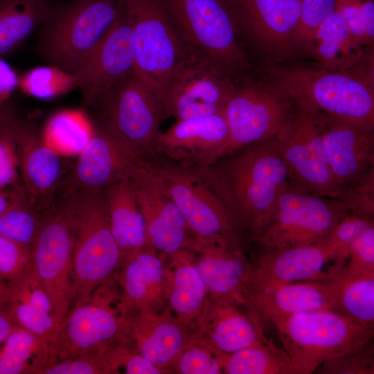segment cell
I'll list each match as a JSON object with an SVG mask.
<instances>
[{"label":"cell","instance_id":"8fae6325","mask_svg":"<svg viewBox=\"0 0 374 374\" xmlns=\"http://www.w3.org/2000/svg\"><path fill=\"white\" fill-rule=\"evenodd\" d=\"M112 298L105 281L86 301L70 308L60 325L53 362L113 348L129 325L124 316L111 308Z\"/></svg>","mask_w":374,"mask_h":374},{"label":"cell","instance_id":"1f68e13d","mask_svg":"<svg viewBox=\"0 0 374 374\" xmlns=\"http://www.w3.org/2000/svg\"><path fill=\"white\" fill-rule=\"evenodd\" d=\"M145 247L122 259L121 284L123 296L120 310L123 313L132 305L147 299L154 288L159 286L164 276L161 259L152 250Z\"/></svg>","mask_w":374,"mask_h":374},{"label":"cell","instance_id":"f35d334b","mask_svg":"<svg viewBox=\"0 0 374 374\" xmlns=\"http://www.w3.org/2000/svg\"><path fill=\"white\" fill-rule=\"evenodd\" d=\"M33 270L31 248L0 235V278L12 293Z\"/></svg>","mask_w":374,"mask_h":374},{"label":"cell","instance_id":"4fadbf2b","mask_svg":"<svg viewBox=\"0 0 374 374\" xmlns=\"http://www.w3.org/2000/svg\"><path fill=\"white\" fill-rule=\"evenodd\" d=\"M101 121L144 158L152 155L163 119V106L155 93L132 74L100 97Z\"/></svg>","mask_w":374,"mask_h":374},{"label":"cell","instance_id":"4dcf8cb0","mask_svg":"<svg viewBox=\"0 0 374 374\" xmlns=\"http://www.w3.org/2000/svg\"><path fill=\"white\" fill-rule=\"evenodd\" d=\"M215 310L211 339L218 353H231L267 339L258 321L241 313L231 303L220 302Z\"/></svg>","mask_w":374,"mask_h":374},{"label":"cell","instance_id":"8d00e7d4","mask_svg":"<svg viewBox=\"0 0 374 374\" xmlns=\"http://www.w3.org/2000/svg\"><path fill=\"white\" fill-rule=\"evenodd\" d=\"M18 87L24 93L40 99H51L78 88L77 78L57 66H38L19 76Z\"/></svg>","mask_w":374,"mask_h":374},{"label":"cell","instance_id":"ac0fdd59","mask_svg":"<svg viewBox=\"0 0 374 374\" xmlns=\"http://www.w3.org/2000/svg\"><path fill=\"white\" fill-rule=\"evenodd\" d=\"M229 139V128L222 112L176 121L166 131H159L152 157L186 167H206L224 157Z\"/></svg>","mask_w":374,"mask_h":374},{"label":"cell","instance_id":"4316f807","mask_svg":"<svg viewBox=\"0 0 374 374\" xmlns=\"http://www.w3.org/2000/svg\"><path fill=\"white\" fill-rule=\"evenodd\" d=\"M110 229L122 259L146 247V229L133 184L130 178L105 189Z\"/></svg>","mask_w":374,"mask_h":374},{"label":"cell","instance_id":"f5cc1de1","mask_svg":"<svg viewBox=\"0 0 374 374\" xmlns=\"http://www.w3.org/2000/svg\"><path fill=\"white\" fill-rule=\"evenodd\" d=\"M20 328L17 323L8 306L0 309V346L6 338L17 328Z\"/></svg>","mask_w":374,"mask_h":374},{"label":"cell","instance_id":"ee69618b","mask_svg":"<svg viewBox=\"0 0 374 374\" xmlns=\"http://www.w3.org/2000/svg\"><path fill=\"white\" fill-rule=\"evenodd\" d=\"M114 371L110 350L57 360L42 368L37 374H98Z\"/></svg>","mask_w":374,"mask_h":374},{"label":"cell","instance_id":"5b68a950","mask_svg":"<svg viewBox=\"0 0 374 374\" xmlns=\"http://www.w3.org/2000/svg\"><path fill=\"white\" fill-rule=\"evenodd\" d=\"M364 195L353 188L339 197L306 191L290 181L275 204L270 221L255 240L262 251L318 242L346 214L369 215Z\"/></svg>","mask_w":374,"mask_h":374},{"label":"cell","instance_id":"f546056e","mask_svg":"<svg viewBox=\"0 0 374 374\" xmlns=\"http://www.w3.org/2000/svg\"><path fill=\"white\" fill-rule=\"evenodd\" d=\"M95 125L80 109H64L54 114L45 125L41 139L62 157H78L91 139Z\"/></svg>","mask_w":374,"mask_h":374},{"label":"cell","instance_id":"f1b7e54d","mask_svg":"<svg viewBox=\"0 0 374 374\" xmlns=\"http://www.w3.org/2000/svg\"><path fill=\"white\" fill-rule=\"evenodd\" d=\"M58 6L53 0H0V55L16 50Z\"/></svg>","mask_w":374,"mask_h":374},{"label":"cell","instance_id":"8992f818","mask_svg":"<svg viewBox=\"0 0 374 374\" xmlns=\"http://www.w3.org/2000/svg\"><path fill=\"white\" fill-rule=\"evenodd\" d=\"M119 1L133 33V74L155 93L163 106L174 79L196 60L178 31L164 0Z\"/></svg>","mask_w":374,"mask_h":374},{"label":"cell","instance_id":"44dd1931","mask_svg":"<svg viewBox=\"0 0 374 374\" xmlns=\"http://www.w3.org/2000/svg\"><path fill=\"white\" fill-rule=\"evenodd\" d=\"M235 88L231 79L193 61L168 88L163 101V118L172 116L182 121L219 114Z\"/></svg>","mask_w":374,"mask_h":374},{"label":"cell","instance_id":"9a60e30c","mask_svg":"<svg viewBox=\"0 0 374 374\" xmlns=\"http://www.w3.org/2000/svg\"><path fill=\"white\" fill-rule=\"evenodd\" d=\"M144 217L146 246L166 254L186 247L190 232L163 177L148 158H143L130 176Z\"/></svg>","mask_w":374,"mask_h":374},{"label":"cell","instance_id":"681fc988","mask_svg":"<svg viewBox=\"0 0 374 374\" xmlns=\"http://www.w3.org/2000/svg\"><path fill=\"white\" fill-rule=\"evenodd\" d=\"M18 157L15 143L10 133L0 131V188L17 184Z\"/></svg>","mask_w":374,"mask_h":374},{"label":"cell","instance_id":"277c9868","mask_svg":"<svg viewBox=\"0 0 374 374\" xmlns=\"http://www.w3.org/2000/svg\"><path fill=\"white\" fill-rule=\"evenodd\" d=\"M197 61L232 80L250 67L235 0H164Z\"/></svg>","mask_w":374,"mask_h":374},{"label":"cell","instance_id":"3957f363","mask_svg":"<svg viewBox=\"0 0 374 374\" xmlns=\"http://www.w3.org/2000/svg\"><path fill=\"white\" fill-rule=\"evenodd\" d=\"M55 202L73 238L72 307L109 279L121 264L122 255L110 229L105 189L60 192Z\"/></svg>","mask_w":374,"mask_h":374},{"label":"cell","instance_id":"836d02e7","mask_svg":"<svg viewBox=\"0 0 374 374\" xmlns=\"http://www.w3.org/2000/svg\"><path fill=\"white\" fill-rule=\"evenodd\" d=\"M51 362L49 348L21 328L15 330L0 346V374H37Z\"/></svg>","mask_w":374,"mask_h":374},{"label":"cell","instance_id":"ffe728a7","mask_svg":"<svg viewBox=\"0 0 374 374\" xmlns=\"http://www.w3.org/2000/svg\"><path fill=\"white\" fill-rule=\"evenodd\" d=\"M314 112L330 170L337 183L344 190H349L374 171L373 130Z\"/></svg>","mask_w":374,"mask_h":374},{"label":"cell","instance_id":"7bdbcfd3","mask_svg":"<svg viewBox=\"0 0 374 374\" xmlns=\"http://www.w3.org/2000/svg\"><path fill=\"white\" fill-rule=\"evenodd\" d=\"M10 308L18 326L37 337L51 352L56 341L59 326L53 315L37 312L17 300L10 303Z\"/></svg>","mask_w":374,"mask_h":374},{"label":"cell","instance_id":"b9f144b4","mask_svg":"<svg viewBox=\"0 0 374 374\" xmlns=\"http://www.w3.org/2000/svg\"><path fill=\"white\" fill-rule=\"evenodd\" d=\"M314 373L373 374V339L362 346L335 356L322 364Z\"/></svg>","mask_w":374,"mask_h":374},{"label":"cell","instance_id":"f907efd6","mask_svg":"<svg viewBox=\"0 0 374 374\" xmlns=\"http://www.w3.org/2000/svg\"><path fill=\"white\" fill-rule=\"evenodd\" d=\"M113 360L115 368L123 366L127 374H159L158 366L141 355H128L120 348H114Z\"/></svg>","mask_w":374,"mask_h":374},{"label":"cell","instance_id":"c3c4849f","mask_svg":"<svg viewBox=\"0 0 374 374\" xmlns=\"http://www.w3.org/2000/svg\"><path fill=\"white\" fill-rule=\"evenodd\" d=\"M12 300L26 303L39 312L53 315V308L49 296L33 270L30 275L13 291Z\"/></svg>","mask_w":374,"mask_h":374},{"label":"cell","instance_id":"d4e9b609","mask_svg":"<svg viewBox=\"0 0 374 374\" xmlns=\"http://www.w3.org/2000/svg\"><path fill=\"white\" fill-rule=\"evenodd\" d=\"M245 299L269 321L301 312L333 310L331 291L325 281L305 280L247 290Z\"/></svg>","mask_w":374,"mask_h":374},{"label":"cell","instance_id":"5bb4252c","mask_svg":"<svg viewBox=\"0 0 374 374\" xmlns=\"http://www.w3.org/2000/svg\"><path fill=\"white\" fill-rule=\"evenodd\" d=\"M348 249L326 238L308 244L264 251L258 256L247 290L265 289L287 283L331 278L346 264Z\"/></svg>","mask_w":374,"mask_h":374},{"label":"cell","instance_id":"60d3db41","mask_svg":"<svg viewBox=\"0 0 374 374\" xmlns=\"http://www.w3.org/2000/svg\"><path fill=\"white\" fill-rule=\"evenodd\" d=\"M336 8L356 42L364 48H373L374 0H337Z\"/></svg>","mask_w":374,"mask_h":374},{"label":"cell","instance_id":"bcb514c9","mask_svg":"<svg viewBox=\"0 0 374 374\" xmlns=\"http://www.w3.org/2000/svg\"><path fill=\"white\" fill-rule=\"evenodd\" d=\"M345 266L357 271L374 273V225L365 229L349 244Z\"/></svg>","mask_w":374,"mask_h":374},{"label":"cell","instance_id":"7a4b0ae2","mask_svg":"<svg viewBox=\"0 0 374 374\" xmlns=\"http://www.w3.org/2000/svg\"><path fill=\"white\" fill-rule=\"evenodd\" d=\"M265 78L282 89L301 110L323 113L374 130L373 73L274 64L266 69Z\"/></svg>","mask_w":374,"mask_h":374},{"label":"cell","instance_id":"603a6c76","mask_svg":"<svg viewBox=\"0 0 374 374\" xmlns=\"http://www.w3.org/2000/svg\"><path fill=\"white\" fill-rule=\"evenodd\" d=\"M293 118L274 137L276 148L288 170L290 181L321 196L339 197L348 192L337 183L328 164L305 141Z\"/></svg>","mask_w":374,"mask_h":374},{"label":"cell","instance_id":"db71d44e","mask_svg":"<svg viewBox=\"0 0 374 374\" xmlns=\"http://www.w3.org/2000/svg\"><path fill=\"white\" fill-rule=\"evenodd\" d=\"M22 190L21 185L17 184L7 190H0V215L15 202Z\"/></svg>","mask_w":374,"mask_h":374},{"label":"cell","instance_id":"816d5d0a","mask_svg":"<svg viewBox=\"0 0 374 374\" xmlns=\"http://www.w3.org/2000/svg\"><path fill=\"white\" fill-rule=\"evenodd\" d=\"M18 78L13 69L0 55V105L8 99L18 87Z\"/></svg>","mask_w":374,"mask_h":374},{"label":"cell","instance_id":"484cf974","mask_svg":"<svg viewBox=\"0 0 374 374\" xmlns=\"http://www.w3.org/2000/svg\"><path fill=\"white\" fill-rule=\"evenodd\" d=\"M235 240L208 245L206 255L195 266L206 291L220 302L243 301L252 267L237 249Z\"/></svg>","mask_w":374,"mask_h":374},{"label":"cell","instance_id":"d590c367","mask_svg":"<svg viewBox=\"0 0 374 374\" xmlns=\"http://www.w3.org/2000/svg\"><path fill=\"white\" fill-rule=\"evenodd\" d=\"M184 344L181 330L172 322L162 321L148 334L139 336V354L161 367L170 364L181 353Z\"/></svg>","mask_w":374,"mask_h":374},{"label":"cell","instance_id":"83f0119b","mask_svg":"<svg viewBox=\"0 0 374 374\" xmlns=\"http://www.w3.org/2000/svg\"><path fill=\"white\" fill-rule=\"evenodd\" d=\"M324 281L332 294L333 310L374 330V273L344 266Z\"/></svg>","mask_w":374,"mask_h":374},{"label":"cell","instance_id":"ab89813d","mask_svg":"<svg viewBox=\"0 0 374 374\" xmlns=\"http://www.w3.org/2000/svg\"><path fill=\"white\" fill-rule=\"evenodd\" d=\"M337 0H300L299 16L293 39L294 53L308 52L315 33L336 9Z\"/></svg>","mask_w":374,"mask_h":374},{"label":"cell","instance_id":"2e32d148","mask_svg":"<svg viewBox=\"0 0 374 374\" xmlns=\"http://www.w3.org/2000/svg\"><path fill=\"white\" fill-rule=\"evenodd\" d=\"M144 158L103 122L65 176L57 192L77 189L104 190L127 179Z\"/></svg>","mask_w":374,"mask_h":374},{"label":"cell","instance_id":"9f6ffc18","mask_svg":"<svg viewBox=\"0 0 374 374\" xmlns=\"http://www.w3.org/2000/svg\"><path fill=\"white\" fill-rule=\"evenodd\" d=\"M0 296L5 299L12 301L13 293L12 290L0 278Z\"/></svg>","mask_w":374,"mask_h":374},{"label":"cell","instance_id":"e575fe53","mask_svg":"<svg viewBox=\"0 0 374 374\" xmlns=\"http://www.w3.org/2000/svg\"><path fill=\"white\" fill-rule=\"evenodd\" d=\"M42 213L23 189L15 202L0 215V235L31 248Z\"/></svg>","mask_w":374,"mask_h":374},{"label":"cell","instance_id":"e0dca14e","mask_svg":"<svg viewBox=\"0 0 374 374\" xmlns=\"http://www.w3.org/2000/svg\"><path fill=\"white\" fill-rule=\"evenodd\" d=\"M118 15L112 26L75 74L86 104L93 105L133 73V33L118 0Z\"/></svg>","mask_w":374,"mask_h":374},{"label":"cell","instance_id":"11a10c76","mask_svg":"<svg viewBox=\"0 0 374 374\" xmlns=\"http://www.w3.org/2000/svg\"><path fill=\"white\" fill-rule=\"evenodd\" d=\"M15 116L4 110L0 105V131L7 128Z\"/></svg>","mask_w":374,"mask_h":374},{"label":"cell","instance_id":"74e56055","mask_svg":"<svg viewBox=\"0 0 374 374\" xmlns=\"http://www.w3.org/2000/svg\"><path fill=\"white\" fill-rule=\"evenodd\" d=\"M195 266L184 264L177 269L170 294L171 308L181 316H190L201 307L206 293Z\"/></svg>","mask_w":374,"mask_h":374},{"label":"cell","instance_id":"7c38bea8","mask_svg":"<svg viewBox=\"0 0 374 374\" xmlns=\"http://www.w3.org/2000/svg\"><path fill=\"white\" fill-rule=\"evenodd\" d=\"M73 249L71 233L55 202L42 213L31 252L33 271L49 296L53 315L59 326L73 300Z\"/></svg>","mask_w":374,"mask_h":374},{"label":"cell","instance_id":"30bf717a","mask_svg":"<svg viewBox=\"0 0 374 374\" xmlns=\"http://www.w3.org/2000/svg\"><path fill=\"white\" fill-rule=\"evenodd\" d=\"M296 112L292 100L265 78L235 87L222 109L229 132L224 157L274 138Z\"/></svg>","mask_w":374,"mask_h":374},{"label":"cell","instance_id":"52a82bcc","mask_svg":"<svg viewBox=\"0 0 374 374\" xmlns=\"http://www.w3.org/2000/svg\"><path fill=\"white\" fill-rule=\"evenodd\" d=\"M269 321L296 374L314 373L330 358L373 337V330L333 310L301 312Z\"/></svg>","mask_w":374,"mask_h":374},{"label":"cell","instance_id":"d6986e66","mask_svg":"<svg viewBox=\"0 0 374 374\" xmlns=\"http://www.w3.org/2000/svg\"><path fill=\"white\" fill-rule=\"evenodd\" d=\"M7 131L15 143L21 186L29 199L44 211L55 202L72 165L47 147L41 136L18 118Z\"/></svg>","mask_w":374,"mask_h":374},{"label":"cell","instance_id":"6da1fadb","mask_svg":"<svg viewBox=\"0 0 374 374\" xmlns=\"http://www.w3.org/2000/svg\"><path fill=\"white\" fill-rule=\"evenodd\" d=\"M238 233L255 240L265 230L276 202L290 183L274 138L253 143L206 166Z\"/></svg>","mask_w":374,"mask_h":374},{"label":"cell","instance_id":"ba28073f","mask_svg":"<svg viewBox=\"0 0 374 374\" xmlns=\"http://www.w3.org/2000/svg\"><path fill=\"white\" fill-rule=\"evenodd\" d=\"M118 8V0L59 4L42 25V55L51 65L75 74L112 26Z\"/></svg>","mask_w":374,"mask_h":374},{"label":"cell","instance_id":"9c48e42d","mask_svg":"<svg viewBox=\"0 0 374 374\" xmlns=\"http://www.w3.org/2000/svg\"><path fill=\"white\" fill-rule=\"evenodd\" d=\"M187 226L202 244L238 239L231 214L206 167H186L152 156Z\"/></svg>","mask_w":374,"mask_h":374},{"label":"cell","instance_id":"cb8c5ba5","mask_svg":"<svg viewBox=\"0 0 374 374\" xmlns=\"http://www.w3.org/2000/svg\"><path fill=\"white\" fill-rule=\"evenodd\" d=\"M354 39L338 9L321 24L312 40L308 52L317 66L334 71L373 73L371 53Z\"/></svg>","mask_w":374,"mask_h":374},{"label":"cell","instance_id":"d6a6232c","mask_svg":"<svg viewBox=\"0 0 374 374\" xmlns=\"http://www.w3.org/2000/svg\"><path fill=\"white\" fill-rule=\"evenodd\" d=\"M218 353L228 374H296L286 352L269 339L231 353Z\"/></svg>","mask_w":374,"mask_h":374},{"label":"cell","instance_id":"7402d4cb","mask_svg":"<svg viewBox=\"0 0 374 374\" xmlns=\"http://www.w3.org/2000/svg\"><path fill=\"white\" fill-rule=\"evenodd\" d=\"M241 23L265 55L283 61L294 53L300 0H235Z\"/></svg>","mask_w":374,"mask_h":374},{"label":"cell","instance_id":"6f0895ef","mask_svg":"<svg viewBox=\"0 0 374 374\" xmlns=\"http://www.w3.org/2000/svg\"><path fill=\"white\" fill-rule=\"evenodd\" d=\"M10 301L5 299L4 298L0 296V309L4 308L9 305Z\"/></svg>","mask_w":374,"mask_h":374},{"label":"cell","instance_id":"f6af8a7d","mask_svg":"<svg viewBox=\"0 0 374 374\" xmlns=\"http://www.w3.org/2000/svg\"><path fill=\"white\" fill-rule=\"evenodd\" d=\"M373 225V215L350 212L334 226L325 238L339 247L348 249L349 244L355 238Z\"/></svg>","mask_w":374,"mask_h":374},{"label":"cell","instance_id":"7dc6e473","mask_svg":"<svg viewBox=\"0 0 374 374\" xmlns=\"http://www.w3.org/2000/svg\"><path fill=\"white\" fill-rule=\"evenodd\" d=\"M178 369L183 374H219L222 368L217 355L209 350L193 347L181 353Z\"/></svg>","mask_w":374,"mask_h":374}]
</instances>
